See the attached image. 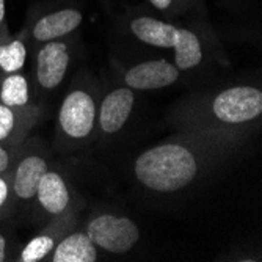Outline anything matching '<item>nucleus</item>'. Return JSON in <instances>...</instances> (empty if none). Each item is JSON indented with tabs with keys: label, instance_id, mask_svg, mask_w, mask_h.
Wrapping results in <instances>:
<instances>
[{
	"label": "nucleus",
	"instance_id": "1",
	"mask_svg": "<svg viewBox=\"0 0 262 262\" xmlns=\"http://www.w3.org/2000/svg\"><path fill=\"white\" fill-rule=\"evenodd\" d=\"M195 156L179 145H162L143 152L135 162L138 181L156 192H178L195 179Z\"/></svg>",
	"mask_w": 262,
	"mask_h": 262
},
{
	"label": "nucleus",
	"instance_id": "2",
	"mask_svg": "<svg viewBox=\"0 0 262 262\" xmlns=\"http://www.w3.org/2000/svg\"><path fill=\"white\" fill-rule=\"evenodd\" d=\"M86 235L94 245L104 248L113 254L129 251L140 239L137 225L126 217L99 215L90 222Z\"/></svg>",
	"mask_w": 262,
	"mask_h": 262
},
{
	"label": "nucleus",
	"instance_id": "3",
	"mask_svg": "<svg viewBox=\"0 0 262 262\" xmlns=\"http://www.w3.org/2000/svg\"><path fill=\"white\" fill-rule=\"evenodd\" d=\"M212 107L220 121L231 124L247 123L262 113V93L253 86L229 88L219 94Z\"/></svg>",
	"mask_w": 262,
	"mask_h": 262
},
{
	"label": "nucleus",
	"instance_id": "4",
	"mask_svg": "<svg viewBox=\"0 0 262 262\" xmlns=\"http://www.w3.org/2000/svg\"><path fill=\"white\" fill-rule=\"evenodd\" d=\"M94 116H96V107L90 94L85 91H73L61 104L60 124L69 137L83 138L93 129Z\"/></svg>",
	"mask_w": 262,
	"mask_h": 262
},
{
	"label": "nucleus",
	"instance_id": "5",
	"mask_svg": "<svg viewBox=\"0 0 262 262\" xmlns=\"http://www.w3.org/2000/svg\"><path fill=\"white\" fill-rule=\"evenodd\" d=\"M179 77V71L166 60H154L140 63L130 68L126 74V83L135 90H157L174 83Z\"/></svg>",
	"mask_w": 262,
	"mask_h": 262
},
{
	"label": "nucleus",
	"instance_id": "6",
	"mask_svg": "<svg viewBox=\"0 0 262 262\" xmlns=\"http://www.w3.org/2000/svg\"><path fill=\"white\" fill-rule=\"evenodd\" d=\"M69 63V55L63 42H49L39 51L36 57V79L38 83L52 90L63 80Z\"/></svg>",
	"mask_w": 262,
	"mask_h": 262
},
{
	"label": "nucleus",
	"instance_id": "7",
	"mask_svg": "<svg viewBox=\"0 0 262 262\" xmlns=\"http://www.w3.org/2000/svg\"><path fill=\"white\" fill-rule=\"evenodd\" d=\"M134 107V93L129 88H118L112 91L104 99L99 123L104 132L115 134L120 130L132 112Z\"/></svg>",
	"mask_w": 262,
	"mask_h": 262
},
{
	"label": "nucleus",
	"instance_id": "8",
	"mask_svg": "<svg viewBox=\"0 0 262 262\" xmlns=\"http://www.w3.org/2000/svg\"><path fill=\"white\" fill-rule=\"evenodd\" d=\"M46 171H47V165L44 159H41L39 156L24 157L16 165V170L13 174L11 188L14 195L22 201H29L35 198L38 184Z\"/></svg>",
	"mask_w": 262,
	"mask_h": 262
},
{
	"label": "nucleus",
	"instance_id": "9",
	"mask_svg": "<svg viewBox=\"0 0 262 262\" xmlns=\"http://www.w3.org/2000/svg\"><path fill=\"white\" fill-rule=\"evenodd\" d=\"M82 22V14L76 10H60L41 17L33 29L38 41H52L76 30Z\"/></svg>",
	"mask_w": 262,
	"mask_h": 262
},
{
	"label": "nucleus",
	"instance_id": "10",
	"mask_svg": "<svg viewBox=\"0 0 262 262\" xmlns=\"http://www.w3.org/2000/svg\"><path fill=\"white\" fill-rule=\"evenodd\" d=\"M35 196L38 198L42 209H46L52 215L61 213L69 203L68 187L61 176L54 171H46L42 174Z\"/></svg>",
	"mask_w": 262,
	"mask_h": 262
},
{
	"label": "nucleus",
	"instance_id": "11",
	"mask_svg": "<svg viewBox=\"0 0 262 262\" xmlns=\"http://www.w3.org/2000/svg\"><path fill=\"white\" fill-rule=\"evenodd\" d=\"M130 29L134 35L146 44L157 47H173L178 29L152 17H138L132 20Z\"/></svg>",
	"mask_w": 262,
	"mask_h": 262
},
{
	"label": "nucleus",
	"instance_id": "12",
	"mask_svg": "<svg viewBox=\"0 0 262 262\" xmlns=\"http://www.w3.org/2000/svg\"><path fill=\"white\" fill-rule=\"evenodd\" d=\"M98 257L96 247L86 234H71L55 248L54 262H94Z\"/></svg>",
	"mask_w": 262,
	"mask_h": 262
},
{
	"label": "nucleus",
	"instance_id": "13",
	"mask_svg": "<svg viewBox=\"0 0 262 262\" xmlns=\"http://www.w3.org/2000/svg\"><path fill=\"white\" fill-rule=\"evenodd\" d=\"M174 55L178 69L195 68L203 60L201 44L195 33L190 30H178L174 39Z\"/></svg>",
	"mask_w": 262,
	"mask_h": 262
},
{
	"label": "nucleus",
	"instance_id": "14",
	"mask_svg": "<svg viewBox=\"0 0 262 262\" xmlns=\"http://www.w3.org/2000/svg\"><path fill=\"white\" fill-rule=\"evenodd\" d=\"M29 99L30 93L27 79L17 73L7 74V77L2 80V85H0V102L8 107L17 108L27 105Z\"/></svg>",
	"mask_w": 262,
	"mask_h": 262
},
{
	"label": "nucleus",
	"instance_id": "15",
	"mask_svg": "<svg viewBox=\"0 0 262 262\" xmlns=\"http://www.w3.org/2000/svg\"><path fill=\"white\" fill-rule=\"evenodd\" d=\"M27 51L20 41H11L8 44L0 46V69L5 74H13L22 69L26 63Z\"/></svg>",
	"mask_w": 262,
	"mask_h": 262
},
{
	"label": "nucleus",
	"instance_id": "16",
	"mask_svg": "<svg viewBox=\"0 0 262 262\" xmlns=\"http://www.w3.org/2000/svg\"><path fill=\"white\" fill-rule=\"evenodd\" d=\"M54 248V239L51 235H38L32 239L20 253L22 262H36L46 257Z\"/></svg>",
	"mask_w": 262,
	"mask_h": 262
},
{
	"label": "nucleus",
	"instance_id": "17",
	"mask_svg": "<svg viewBox=\"0 0 262 262\" xmlns=\"http://www.w3.org/2000/svg\"><path fill=\"white\" fill-rule=\"evenodd\" d=\"M17 129V115L13 107L0 102V143L8 141Z\"/></svg>",
	"mask_w": 262,
	"mask_h": 262
},
{
	"label": "nucleus",
	"instance_id": "18",
	"mask_svg": "<svg viewBox=\"0 0 262 262\" xmlns=\"http://www.w3.org/2000/svg\"><path fill=\"white\" fill-rule=\"evenodd\" d=\"M4 174H0V210H4V207L7 206V203L10 200V193H11V185Z\"/></svg>",
	"mask_w": 262,
	"mask_h": 262
},
{
	"label": "nucleus",
	"instance_id": "19",
	"mask_svg": "<svg viewBox=\"0 0 262 262\" xmlns=\"http://www.w3.org/2000/svg\"><path fill=\"white\" fill-rule=\"evenodd\" d=\"M11 166V154L4 146V143H0V174H4L10 170Z\"/></svg>",
	"mask_w": 262,
	"mask_h": 262
},
{
	"label": "nucleus",
	"instance_id": "20",
	"mask_svg": "<svg viewBox=\"0 0 262 262\" xmlns=\"http://www.w3.org/2000/svg\"><path fill=\"white\" fill-rule=\"evenodd\" d=\"M7 259V241L4 234L0 232V262H4Z\"/></svg>",
	"mask_w": 262,
	"mask_h": 262
},
{
	"label": "nucleus",
	"instance_id": "21",
	"mask_svg": "<svg viewBox=\"0 0 262 262\" xmlns=\"http://www.w3.org/2000/svg\"><path fill=\"white\" fill-rule=\"evenodd\" d=\"M149 2L159 10H165V8H168L171 5V0H149Z\"/></svg>",
	"mask_w": 262,
	"mask_h": 262
},
{
	"label": "nucleus",
	"instance_id": "22",
	"mask_svg": "<svg viewBox=\"0 0 262 262\" xmlns=\"http://www.w3.org/2000/svg\"><path fill=\"white\" fill-rule=\"evenodd\" d=\"M5 19V0H0V22Z\"/></svg>",
	"mask_w": 262,
	"mask_h": 262
}]
</instances>
